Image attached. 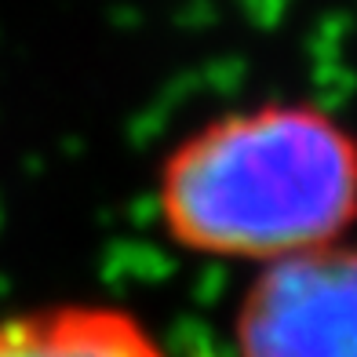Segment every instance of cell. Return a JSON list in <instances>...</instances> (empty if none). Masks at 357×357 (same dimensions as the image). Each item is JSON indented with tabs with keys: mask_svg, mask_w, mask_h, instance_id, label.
<instances>
[{
	"mask_svg": "<svg viewBox=\"0 0 357 357\" xmlns=\"http://www.w3.org/2000/svg\"><path fill=\"white\" fill-rule=\"evenodd\" d=\"M237 357H357V245L255 266L234 314Z\"/></svg>",
	"mask_w": 357,
	"mask_h": 357,
	"instance_id": "2",
	"label": "cell"
},
{
	"mask_svg": "<svg viewBox=\"0 0 357 357\" xmlns=\"http://www.w3.org/2000/svg\"><path fill=\"white\" fill-rule=\"evenodd\" d=\"M0 357H168V350L117 303H47L0 314Z\"/></svg>",
	"mask_w": 357,
	"mask_h": 357,
	"instance_id": "3",
	"label": "cell"
},
{
	"mask_svg": "<svg viewBox=\"0 0 357 357\" xmlns=\"http://www.w3.org/2000/svg\"><path fill=\"white\" fill-rule=\"evenodd\" d=\"M153 201L186 255L266 266L335 245L357 222V128L310 99L219 113L168 150Z\"/></svg>",
	"mask_w": 357,
	"mask_h": 357,
	"instance_id": "1",
	"label": "cell"
}]
</instances>
